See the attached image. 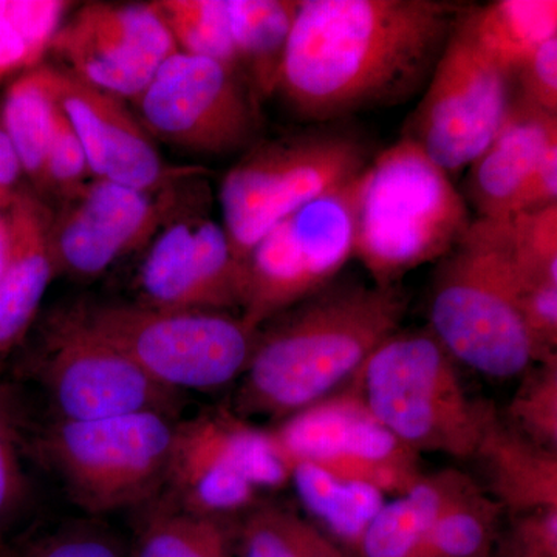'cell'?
I'll list each match as a JSON object with an SVG mask.
<instances>
[{
    "label": "cell",
    "mask_w": 557,
    "mask_h": 557,
    "mask_svg": "<svg viewBox=\"0 0 557 557\" xmlns=\"http://www.w3.org/2000/svg\"><path fill=\"white\" fill-rule=\"evenodd\" d=\"M22 175L24 170L20 157L0 124V208H9L14 196L20 193Z\"/></svg>",
    "instance_id": "60d3db41"
},
{
    "label": "cell",
    "mask_w": 557,
    "mask_h": 557,
    "mask_svg": "<svg viewBox=\"0 0 557 557\" xmlns=\"http://www.w3.org/2000/svg\"><path fill=\"white\" fill-rule=\"evenodd\" d=\"M150 137L205 156L255 145L258 98L242 73L218 61L175 51L134 101Z\"/></svg>",
    "instance_id": "7c38bea8"
},
{
    "label": "cell",
    "mask_w": 557,
    "mask_h": 557,
    "mask_svg": "<svg viewBox=\"0 0 557 557\" xmlns=\"http://www.w3.org/2000/svg\"><path fill=\"white\" fill-rule=\"evenodd\" d=\"M289 482L271 432L218 409L175 423L164 486L186 511L225 519L252 508L259 491Z\"/></svg>",
    "instance_id": "30bf717a"
},
{
    "label": "cell",
    "mask_w": 557,
    "mask_h": 557,
    "mask_svg": "<svg viewBox=\"0 0 557 557\" xmlns=\"http://www.w3.org/2000/svg\"><path fill=\"white\" fill-rule=\"evenodd\" d=\"M24 446L20 403L13 388L0 381V534L21 518L30 502Z\"/></svg>",
    "instance_id": "836d02e7"
},
{
    "label": "cell",
    "mask_w": 557,
    "mask_h": 557,
    "mask_svg": "<svg viewBox=\"0 0 557 557\" xmlns=\"http://www.w3.org/2000/svg\"><path fill=\"white\" fill-rule=\"evenodd\" d=\"M555 141L557 116L534 108L515 91L496 137L468 166L463 197L478 211V219L511 215L539 159Z\"/></svg>",
    "instance_id": "ac0fdd59"
},
{
    "label": "cell",
    "mask_w": 557,
    "mask_h": 557,
    "mask_svg": "<svg viewBox=\"0 0 557 557\" xmlns=\"http://www.w3.org/2000/svg\"><path fill=\"white\" fill-rule=\"evenodd\" d=\"M505 509L465 475L438 512L423 557H491L502 537Z\"/></svg>",
    "instance_id": "484cf974"
},
{
    "label": "cell",
    "mask_w": 557,
    "mask_h": 557,
    "mask_svg": "<svg viewBox=\"0 0 557 557\" xmlns=\"http://www.w3.org/2000/svg\"><path fill=\"white\" fill-rule=\"evenodd\" d=\"M69 7L61 0H0V79L39 67Z\"/></svg>",
    "instance_id": "f546056e"
},
{
    "label": "cell",
    "mask_w": 557,
    "mask_h": 557,
    "mask_svg": "<svg viewBox=\"0 0 557 557\" xmlns=\"http://www.w3.org/2000/svg\"><path fill=\"white\" fill-rule=\"evenodd\" d=\"M536 366L527 370L505 421L531 442L557 453V358Z\"/></svg>",
    "instance_id": "e575fe53"
},
{
    "label": "cell",
    "mask_w": 557,
    "mask_h": 557,
    "mask_svg": "<svg viewBox=\"0 0 557 557\" xmlns=\"http://www.w3.org/2000/svg\"><path fill=\"white\" fill-rule=\"evenodd\" d=\"M346 391L418 456L471 460L493 410L469 397L456 359L429 329L388 336Z\"/></svg>",
    "instance_id": "5b68a950"
},
{
    "label": "cell",
    "mask_w": 557,
    "mask_h": 557,
    "mask_svg": "<svg viewBox=\"0 0 557 557\" xmlns=\"http://www.w3.org/2000/svg\"><path fill=\"white\" fill-rule=\"evenodd\" d=\"M24 557H129V552L100 530L72 528L42 539Z\"/></svg>",
    "instance_id": "74e56055"
},
{
    "label": "cell",
    "mask_w": 557,
    "mask_h": 557,
    "mask_svg": "<svg viewBox=\"0 0 557 557\" xmlns=\"http://www.w3.org/2000/svg\"><path fill=\"white\" fill-rule=\"evenodd\" d=\"M51 215L30 190L21 189L10 203V255L0 278V355H9L25 339L58 273Z\"/></svg>",
    "instance_id": "d6986e66"
},
{
    "label": "cell",
    "mask_w": 557,
    "mask_h": 557,
    "mask_svg": "<svg viewBox=\"0 0 557 557\" xmlns=\"http://www.w3.org/2000/svg\"><path fill=\"white\" fill-rule=\"evenodd\" d=\"M491 557H537L533 555H528V553L520 552V549L512 547L508 542H505L504 539L500 537L498 541V545L496 552Z\"/></svg>",
    "instance_id": "7bdbcfd3"
},
{
    "label": "cell",
    "mask_w": 557,
    "mask_h": 557,
    "mask_svg": "<svg viewBox=\"0 0 557 557\" xmlns=\"http://www.w3.org/2000/svg\"><path fill=\"white\" fill-rule=\"evenodd\" d=\"M129 557H234L233 534L225 520L160 502L139 523Z\"/></svg>",
    "instance_id": "83f0119b"
},
{
    "label": "cell",
    "mask_w": 557,
    "mask_h": 557,
    "mask_svg": "<svg viewBox=\"0 0 557 557\" xmlns=\"http://www.w3.org/2000/svg\"><path fill=\"white\" fill-rule=\"evenodd\" d=\"M143 302L163 310L244 309L247 265L212 220L172 222L153 242L139 273Z\"/></svg>",
    "instance_id": "2e32d148"
},
{
    "label": "cell",
    "mask_w": 557,
    "mask_h": 557,
    "mask_svg": "<svg viewBox=\"0 0 557 557\" xmlns=\"http://www.w3.org/2000/svg\"><path fill=\"white\" fill-rule=\"evenodd\" d=\"M458 22L487 60L512 75L542 44L557 38V2L497 0L465 9Z\"/></svg>",
    "instance_id": "44dd1931"
},
{
    "label": "cell",
    "mask_w": 557,
    "mask_h": 557,
    "mask_svg": "<svg viewBox=\"0 0 557 557\" xmlns=\"http://www.w3.org/2000/svg\"><path fill=\"white\" fill-rule=\"evenodd\" d=\"M512 95L511 73L487 60L457 21L403 137L457 174L496 137Z\"/></svg>",
    "instance_id": "4fadbf2b"
},
{
    "label": "cell",
    "mask_w": 557,
    "mask_h": 557,
    "mask_svg": "<svg viewBox=\"0 0 557 557\" xmlns=\"http://www.w3.org/2000/svg\"><path fill=\"white\" fill-rule=\"evenodd\" d=\"M289 480L307 512L336 544L355 556L362 534L379 515L384 494L366 483L329 474L310 463H293Z\"/></svg>",
    "instance_id": "cb8c5ba5"
},
{
    "label": "cell",
    "mask_w": 557,
    "mask_h": 557,
    "mask_svg": "<svg viewBox=\"0 0 557 557\" xmlns=\"http://www.w3.org/2000/svg\"><path fill=\"white\" fill-rule=\"evenodd\" d=\"M124 252L138 248L164 223L166 201L106 180L94 178L73 197Z\"/></svg>",
    "instance_id": "f1b7e54d"
},
{
    "label": "cell",
    "mask_w": 557,
    "mask_h": 557,
    "mask_svg": "<svg viewBox=\"0 0 557 557\" xmlns=\"http://www.w3.org/2000/svg\"><path fill=\"white\" fill-rule=\"evenodd\" d=\"M50 239L58 273L73 277L100 276L126 255L119 242L75 200H67V207L60 214L51 215Z\"/></svg>",
    "instance_id": "1f68e13d"
},
{
    "label": "cell",
    "mask_w": 557,
    "mask_h": 557,
    "mask_svg": "<svg viewBox=\"0 0 557 557\" xmlns=\"http://www.w3.org/2000/svg\"><path fill=\"white\" fill-rule=\"evenodd\" d=\"M471 460L483 490L511 516L557 508V453L516 431L493 408Z\"/></svg>",
    "instance_id": "ffe728a7"
},
{
    "label": "cell",
    "mask_w": 557,
    "mask_h": 557,
    "mask_svg": "<svg viewBox=\"0 0 557 557\" xmlns=\"http://www.w3.org/2000/svg\"><path fill=\"white\" fill-rule=\"evenodd\" d=\"M226 9L242 75L258 100L273 97L299 2L226 0Z\"/></svg>",
    "instance_id": "7402d4cb"
},
{
    "label": "cell",
    "mask_w": 557,
    "mask_h": 557,
    "mask_svg": "<svg viewBox=\"0 0 557 557\" xmlns=\"http://www.w3.org/2000/svg\"><path fill=\"white\" fill-rule=\"evenodd\" d=\"M557 205V141L552 143L539 159L536 168L523 186L511 215L544 211ZM509 218V215H508Z\"/></svg>",
    "instance_id": "ab89813d"
},
{
    "label": "cell",
    "mask_w": 557,
    "mask_h": 557,
    "mask_svg": "<svg viewBox=\"0 0 557 557\" xmlns=\"http://www.w3.org/2000/svg\"><path fill=\"white\" fill-rule=\"evenodd\" d=\"M57 108L50 67L46 65L17 76L0 106V124L16 149L24 174L39 193H42L44 166Z\"/></svg>",
    "instance_id": "d4e9b609"
},
{
    "label": "cell",
    "mask_w": 557,
    "mask_h": 557,
    "mask_svg": "<svg viewBox=\"0 0 557 557\" xmlns=\"http://www.w3.org/2000/svg\"><path fill=\"white\" fill-rule=\"evenodd\" d=\"M89 175V163L78 135L58 104L44 166L42 190H50L65 201L72 200L84 188Z\"/></svg>",
    "instance_id": "d590c367"
},
{
    "label": "cell",
    "mask_w": 557,
    "mask_h": 557,
    "mask_svg": "<svg viewBox=\"0 0 557 557\" xmlns=\"http://www.w3.org/2000/svg\"><path fill=\"white\" fill-rule=\"evenodd\" d=\"M463 10L443 0H300L276 94L310 123L412 100Z\"/></svg>",
    "instance_id": "6da1fadb"
},
{
    "label": "cell",
    "mask_w": 557,
    "mask_h": 557,
    "mask_svg": "<svg viewBox=\"0 0 557 557\" xmlns=\"http://www.w3.org/2000/svg\"><path fill=\"white\" fill-rule=\"evenodd\" d=\"M50 51L79 79L135 101L178 50L152 3L100 2L81 7L62 22Z\"/></svg>",
    "instance_id": "9a60e30c"
},
{
    "label": "cell",
    "mask_w": 557,
    "mask_h": 557,
    "mask_svg": "<svg viewBox=\"0 0 557 557\" xmlns=\"http://www.w3.org/2000/svg\"><path fill=\"white\" fill-rule=\"evenodd\" d=\"M234 557H354L313 520L262 505L245 512L233 534Z\"/></svg>",
    "instance_id": "4316f807"
},
{
    "label": "cell",
    "mask_w": 557,
    "mask_h": 557,
    "mask_svg": "<svg viewBox=\"0 0 557 557\" xmlns=\"http://www.w3.org/2000/svg\"><path fill=\"white\" fill-rule=\"evenodd\" d=\"M58 420H100L138 412L177 417L182 394L150 380L120 348L101 338L78 309L54 314L27 362Z\"/></svg>",
    "instance_id": "8fae6325"
},
{
    "label": "cell",
    "mask_w": 557,
    "mask_h": 557,
    "mask_svg": "<svg viewBox=\"0 0 557 557\" xmlns=\"http://www.w3.org/2000/svg\"><path fill=\"white\" fill-rule=\"evenodd\" d=\"M472 219L448 172L401 137L359 177L354 258L376 287H395L412 270L445 258Z\"/></svg>",
    "instance_id": "3957f363"
},
{
    "label": "cell",
    "mask_w": 557,
    "mask_h": 557,
    "mask_svg": "<svg viewBox=\"0 0 557 557\" xmlns=\"http://www.w3.org/2000/svg\"><path fill=\"white\" fill-rule=\"evenodd\" d=\"M504 541L528 555L557 557V508L515 516Z\"/></svg>",
    "instance_id": "f35d334b"
},
{
    "label": "cell",
    "mask_w": 557,
    "mask_h": 557,
    "mask_svg": "<svg viewBox=\"0 0 557 557\" xmlns=\"http://www.w3.org/2000/svg\"><path fill=\"white\" fill-rule=\"evenodd\" d=\"M287 461L401 496L423 478L418 454L381 426L350 392L293 413L271 432Z\"/></svg>",
    "instance_id": "5bb4252c"
},
{
    "label": "cell",
    "mask_w": 557,
    "mask_h": 557,
    "mask_svg": "<svg viewBox=\"0 0 557 557\" xmlns=\"http://www.w3.org/2000/svg\"><path fill=\"white\" fill-rule=\"evenodd\" d=\"M95 333L171 391H214L239 379L258 339L228 311L163 310L145 304L76 307Z\"/></svg>",
    "instance_id": "ba28073f"
},
{
    "label": "cell",
    "mask_w": 557,
    "mask_h": 557,
    "mask_svg": "<svg viewBox=\"0 0 557 557\" xmlns=\"http://www.w3.org/2000/svg\"><path fill=\"white\" fill-rule=\"evenodd\" d=\"M512 83L520 98L557 116V38L533 51L512 73Z\"/></svg>",
    "instance_id": "8d00e7d4"
},
{
    "label": "cell",
    "mask_w": 557,
    "mask_h": 557,
    "mask_svg": "<svg viewBox=\"0 0 557 557\" xmlns=\"http://www.w3.org/2000/svg\"><path fill=\"white\" fill-rule=\"evenodd\" d=\"M0 557H9V553L3 549L2 545H0Z\"/></svg>",
    "instance_id": "ee69618b"
},
{
    "label": "cell",
    "mask_w": 557,
    "mask_h": 557,
    "mask_svg": "<svg viewBox=\"0 0 557 557\" xmlns=\"http://www.w3.org/2000/svg\"><path fill=\"white\" fill-rule=\"evenodd\" d=\"M399 285L333 281L259 329L237 394V416L285 418L350 383L366 359L401 327Z\"/></svg>",
    "instance_id": "7a4b0ae2"
},
{
    "label": "cell",
    "mask_w": 557,
    "mask_h": 557,
    "mask_svg": "<svg viewBox=\"0 0 557 557\" xmlns=\"http://www.w3.org/2000/svg\"><path fill=\"white\" fill-rule=\"evenodd\" d=\"M51 89L78 135L91 177L145 193L166 188L174 171L124 100L65 69L50 67Z\"/></svg>",
    "instance_id": "e0dca14e"
},
{
    "label": "cell",
    "mask_w": 557,
    "mask_h": 557,
    "mask_svg": "<svg viewBox=\"0 0 557 557\" xmlns=\"http://www.w3.org/2000/svg\"><path fill=\"white\" fill-rule=\"evenodd\" d=\"M463 478L458 471L423 475L386 502L362 534L355 557H423L432 523Z\"/></svg>",
    "instance_id": "603a6c76"
},
{
    "label": "cell",
    "mask_w": 557,
    "mask_h": 557,
    "mask_svg": "<svg viewBox=\"0 0 557 557\" xmlns=\"http://www.w3.org/2000/svg\"><path fill=\"white\" fill-rule=\"evenodd\" d=\"M500 220L505 247L523 288L557 285V205Z\"/></svg>",
    "instance_id": "d6a6232c"
},
{
    "label": "cell",
    "mask_w": 557,
    "mask_h": 557,
    "mask_svg": "<svg viewBox=\"0 0 557 557\" xmlns=\"http://www.w3.org/2000/svg\"><path fill=\"white\" fill-rule=\"evenodd\" d=\"M364 139L341 129H311L252 145L220 188L223 230L245 262L282 220L358 177L370 163Z\"/></svg>",
    "instance_id": "8992f818"
},
{
    "label": "cell",
    "mask_w": 557,
    "mask_h": 557,
    "mask_svg": "<svg viewBox=\"0 0 557 557\" xmlns=\"http://www.w3.org/2000/svg\"><path fill=\"white\" fill-rule=\"evenodd\" d=\"M522 289L502 220H472L432 277L429 330L457 362L482 375H523L536 358L520 313Z\"/></svg>",
    "instance_id": "277c9868"
},
{
    "label": "cell",
    "mask_w": 557,
    "mask_h": 557,
    "mask_svg": "<svg viewBox=\"0 0 557 557\" xmlns=\"http://www.w3.org/2000/svg\"><path fill=\"white\" fill-rule=\"evenodd\" d=\"M10 255V220L9 208H0V278L5 270Z\"/></svg>",
    "instance_id": "b9f144b4"
},
{
    "label": "cell",
    "mask_w": 557,
    "mask_h": 557,
    "mask_svg": "<svg viewBox=\"0 0 557 557\" xmlns=\"http://www.w3.org/2000/svg\"><path fill=\"white\" fill-rule=\"evenodd\" d=\"M359 177L304 205L251 249L240 314L249 327L321 292L354 259Z\"/></svg>",
    "instance_id": "9c48e42d"
},
{
    "label": "cell",
    "mask_w": 557,
    "mask_h": 557,
    "mask_svg": "<svg viewBox=\"0 0 557 557\" xmlns=\"http://www.w3.org/2000/svg\"><path fill=\"white\" fill-rule=\"evenodd\" d=\"M152 5L178 51L218 61L242 73L231 36L226 0H160Z\"/></svg>",
    "instance_id": "4dcf8cb0"
},
{
    "label": "cell",
    "mask_w": 557,
    "mask_h": 557,
    "mask_svg": "<svg viewBox=\"0 0 557 557\" xmlns=\"http://www.w3.org/2000/svg\"><path fill=\"white\" fill-rule=\"evenodd\" d=\"M174 431V418L159 412L58 420L35 440V450L76 507L106 515L156 500Z\"/></svg>",
    "instance_id": "52a82bcc"
}]
</instances>
